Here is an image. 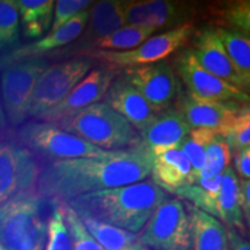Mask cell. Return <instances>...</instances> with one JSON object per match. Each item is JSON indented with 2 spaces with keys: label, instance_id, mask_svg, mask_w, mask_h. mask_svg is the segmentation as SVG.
Segmentation results:
<instances>
[{
  "label": "cell",
  "instance_id": "cell-37",
  "mask_svg": "<svg viewBox=\"0 0 250 250\" xmlns=\"http://www.w3.org/2000/svg\"><path fill=\"white\" fill-rule=\"evenodd\" d=\"M234 166L241 180H249L250 176V148H242L234 153Z\"/></svg>",
  "mask_w": 250,
  "mask_h": 250
},
{
  "label": "cell",
  "instance_id": "cell-4",
  "mask_svg": "<svg viewBox=\"0 0 250 250\" xmlns=\"http://www.w3.org/2000/svg\"><path fill=\"white\" fill-rule=\"evenodd\" d=\"M35 191L19 192L0 206V245L7 250H44L46 225Z\"/></svg>",
  "mask_w": 250,
  "mask_h": 250
},
{
  "label": "cell",
  "instance_id": "cell-34",
  "mask_svg": "<svg viewBox=\"0 0 250 250\" xmlns=\"http://www.w3.org/2000/svg\"><path fill=\"white\" fill-rule=\"evenodd\" d=\"M223 138L229 146L230 152L235 153L250 146V109L242 105Z\"/></svg>",
  "mask_w": 250,
  "mask_h": 250
},
{
  "label": "cell",
  "instance_id": "cell-9",
  "mask_svg": "<svg viewBox=\"0 0 250 250\" xmlns=\"http://www.w3.org/2000/svg\"><path fill=\"white\" fill-rule=\"evenodd\" d=\"M92 67L93 62L85 59H71L46 67L34 87L28 116L40 120L45 112L57 105Z\"/></svg>",
  "mask_w": 250,
  "mask_h": 250
},
{
  "label": "cell",
  "instance_id": "cell-1",
  "mask_svg": "<svg viewBox=\"0 0 250 250\" xmlns=\"http://www.w3.org/2000/svg\"><path fill=\"white\" fill-rule=\"evenodd\" d=\"M152 164L153 156L142 144L95 158L48 162L41 167L35 192L54 203H67L86 193L146 180Z\"/></svg>",
  "mask_w": 250,
  "mask_h": 250
},
{
  "label": "cell",
  "instance_id": "cell-36",
  "mask_svg": "<svg viewBox=\"0 0 250 250\" xmlns=\"http://www.w3.org/2000/svg\"><path fill=\"white\" fill-rule=\"evenodd\" d=\"M92 1L88 0H58L56 2L55 18L52 21L51 31H55L59 27L73 19L80 12L85 11Z\"/></svg>",
  "mask_w": 250,
  "mask_h": 250
},
{
  "label": "cell",
  "instance_id": "cell-39",
  "mask_svg": "<svg viewBox=\"0 0 250 250\" xmlns=\"http://www.w3.org/2000/svg\"><path fill=\"white\" fill-rule=\"evenodd\" d=\"M229 250H250L249 241L234 229H226Z\"/></svg>",
  "mask_w": 250,
  "mask_h": 250
},
{
  "label": "cell",
  "instance_id": "cell-21",
  "mask_svg": "<svg viewBox=\"0 0 250 250\" xmlns=\"http://www.w3.org/2000/svg\"><path fill=\"white\" fill-rule=\"evenodd\" d=\"M218 218L228 227L245 236L246 223L240 205L239 180L232 167L225 168L221 180L220 191H219Z\"/></svg>",
  "mask_w": 250,
  "mask_h": 250
},
{
  "label": "cell",
  "instance_id": "cell-17",
  "mask_svg": "<svg viewBox=\"0 0 250 250\" xmlns=\"http://www.w3.org/2000/svg\"><path fill=\"white\" fill-rule=\"evenodd\" d=\"M193 46L195 48L191 49L193 56L204 70L242 92L243 89L249 90L237 74L214 29L205 28L198 31L195 37Z\"/></svg>",
  "mask_w": 250,
  "mask_h": 250
},
{
  "label": "cell",
  "instance_id": "cell-31",
  "mask_svg": "<svg viewBox=\"0 0 250 250\" xmlns=\"http://www.w3.org/2000/svg\"><path fill=\"white\" fill-rule=\"evenodd\" d=\"M230 156H232V152H230L226 140L219 134H215L208 143V145L206 146L205 167L198 180H211L218 175L223 174L225 168L229 165Z\"/></svg>",
  "mask_w": 250,
  "mask_h": 250
},
{
  "label": "cell",
  "instance_id": "cell-32",
  "mask_svg": "<svg viewBox=\"0 0 250 250\" xmlns=\"http://www.w3.org/2000/svg\"><path fill=\"white\" fill-rule=\"evenodd\" d=\"M54 210L46 225L45 250H73L70 232L61 203H54Z\"/></svg>",
  "mask_w": 250,
  "mask_h": 250
},
{
  "label": "cell",
  "instance_id": "cell-42",
  "mask_svg": "<svg viewBox=\"0 0 250 250\" xmlns=\"http://www.w3.org/2000/svg\"><path fill=\"white\" fill-rule=\"evenodd\" d=\"M126 250H148V249L145 248V247H144L142 243H140L138 240H137V241L134 242L132 246H130Z\"/></svg>",
  "mask_w": 250,
  "mask_h": 250
},
{
  "label": "cell",
  "instance_id": "cell-20",
  "mask_svg": "<svg viewBox=\"0 0 250 250\" xmlns=\"http://www.w3.org/2000/svg\"><path fill=\"white\" fill-rule=\"evenodd\" d=\"M88 18L89 12L85 9V11L77 14L73 19H71L70 21H67L66 23L59 27L58 29L51 31L44 39L37 41L34 44L15 50L14 52L9 55V57L12 61L27 57H37V55L43 54V52L68 44L83 33V28L86 27L87 21H88Z\"/></svg>",
  "mask_w": 250,
  "mask_h": 250
},
{
  "label": "cell",
  "instance_id": "cell-29",
  "mask_svg": "<svg viewBox=\"0 0 250 250\" xmlns=\"http://www.w3.org/2000/svg\"><path fill=\"white\" fill-rule=\"evenodd\" d=\"M218 134L213 130L208 129H191L188 136L180 144L182 151L191 165V181L195 183L199 179L205 167V149L212 138Z\"/></svg>",
  "mask_w": 250,
  "mask_h": 250
},
{
  "label": "cell",
  "instance_id": "cell-13",
  "mask_svg": "<svg viewBox=\"0 0 250 250\" xmlns=\"http://www.w3.org/2000/svg\"><path fill=\"white\" fill-rule=\"evenodd\" d=\"M240 103L203 100L180 90L177 109L192 129L213 130L223 137L240 109Z\"/></svg>",
  "mask_w": 250,
  "mask_h": 250
},
{
  "label": "cell",
  "instance_id": "cell-38",
  "mask_svg": "<svg viewBox=\"0 0 250 250\" xmlns=\"http://www.w3.org/2000/svg\"><path fill=\"white\" fill-rule=\"evenodd\" d=\"M240 205L243 213V218L247 224L250 221V182L249 180H241L239 182Z\"/></svg>",
  "mask_w": 250,
  "mask_h": 250
},
{
  "label": "cell",
  "instance_id": "cell-3",
  "mask_svg": "<svg viewBox=\"0 0 250 250\" xmlns=\"http://www.w3.org/2000/svg\"><path fill=\"white\" fill-rule=\"evenodd\" d=\"M54 124L102 149L116 151L140 144L132 125L104 102L94 103Z\"/></svg>",
  "mask_w": 250,
  "mask_h": 250
},
{
  "label": "cell",
  "instance_id": "cell-22",
  "mask_svg": "<svg viewBox=\"0 0 250 250\" xmlns=\"http://www.w3.org/2000/svg\"><path fill=\"white\" fill-rule=\"evenodd\" d=\"M192 250H229L226 227L196 208L190 210Z\"/></svg>",
  "mask_w": 250,
  "mask_h": 250
},
{
  "label": "cell",
  "instance_id": "cell-43",
  "mask_svg": "<svg viewBox=\"0 0 250 250\" xmlns=\"http://www.w3.org/2000/svg\"><path fill=\"white\" fill-rule=\"evenodd\" d=\"M0 250H7V249H5V248H4V247H2L1 245H0Z\"/></svg>",
  "mask_w": 250,
  "mask_h": 250
},
{
  "label": "cell",
  "instance_id": "cell-27",
  "mask_svg": "<svg viewBox=\"0 0 250 250\" xmlns=\"http://www.w3.org/2000/svg\"><path fill=\"white\" fill-rule=\"evenodd\" d=\"M90 236L104 250H126L138 240L136 234L96 220L87 215H78Z\"/></svg>",
  "mask_w": 250,
  "mask_h": 250
},
{
  "label": "cell",
  "instance_id": "cell-2",
  "mask_svg": "<svg viewBox=\"0 0 250 250\" xmlns=\"http://www.w3.org/2000/svg\"><path fill=\"white\" fill-rule=\"evenodd\" d=\"M168 198L152 180L81 195L65 203L78 215H87L130 233H139L153 212Z\"/></svg>",
  "mask_w": 250,
  "mask_h": 250
},
{
  "label": "cell",
  "instance_id": "cell-40",
  "mask_svg": "<svg viewBox=\"0 0 250 250\" xmlns=\"http://www.w3.org/2000/svg\"><path fill=\"white\" fill-rule=\"evenodd\" d=\"M9 133H11V130L8 127V122L5 115L4 105H2L1 93H0V142L7 139L9 137Z\"/></svg>",
  "mask_w": 250,
  "mask_h": 250
},
{
  "label": "cell",
  "instance_id": "cell-23",
  "mask_svg": "<svg viewBox=\"0 0 250 250\" xmlns=\"http://www.w3.org/2000/svg\"><path fill=\"white\" fill-rule=\"evenodd\" d=\"M89 17L87 37L95 41L107 36L124 26V1L104 0L95 2L90 9Z\"/></svg>",
  "mask_w": 250,
  "mask_h": 250
},
{
  "label": "cell",
  "instance_id": "cell-10",
  "mask_svg": "<svg viewBox=\"0 0 250 250\" xmlns=\"http://www.w3.org/2000/svg\"><path fill=\"white\" fill-rule=\"evenodd\" d=\"M41 162L15 140L0 142V206L19 192L35 191Z\"/></svg>",
  "mask_w": 250,
  "mask_h": 250
},
{
  "label": "cell",
  "instance_id": "cell-41",
  "mask_svg": "<svg viewBox=\"0 0 250 250\" xmlns=\"http://www.w3.org/2000/svg\"><path fill=\"white\" fill-rule=\"evenodd\" d=\"M11 62H13L11 59V57L8 56H2V57H0V71L4 70V67L7 66V65L9 64Z\"/></svg>",
  "mask_w": 250,
  "mask_h": 250
},
{
  "label": "cell",
  "instance_id": "cell-14",
  "mask_svg": "<svg viewBox=\"0 0 250 250\" xmlns=\"http://www.w3.org/2000/svg\"><path fill=\"white\" fill-rule=\"evenodd\" d=\"M116 74V71L109 67L90 71L57 105L45 112L40 121L56 123L94 103H99L105 96Z\"/></svg>",
  "mask_w": 250,
  "mask_h": 250
},
{
  "label": "cell",
  "instance_id": "cell-33",
  "mask_svg": "<svg viewBox=\"0 0 250 250\" xmlns=\"http://www.w3.org/2000/svg\"><path fill=\"white\" fill-rule=\"evenodd\" d=\"M20 41L19 12L13 0H0V50L12 49Z\"/></svg>",
  "mask_w": 250,
  "mask_h": 250
},
{
  "label": "cell",
  "instance_id": "cell-35",
  "mask_svg": "<svg viewBox=\"0 0 250 250\" xmlns=\"http://www.w3.org/2000/svg\"><path fill=\"white\" fill-rule=\"evenodd\" d=\"M64 208L65 221L70 232L73 250H104L87 232L78 214L65 203H61Z\"/></svg>",
  "mask_w": 250,
  "mask_h": 250
},
{
  "label": "cell",
  "instance_id": "cell-25",
  "mask_svg": "<svg viewBox=\"0 0 250 250\" xmlns=\"http://www.w3.org/2000/svg\"><path fill=\"white\" fill-rule=\"evenodd\" d=\"M52 0H18L15 1L21 15L24 36L30 39L41 37L50 28L52 21Z\"/></svg>",
  "mask_w": 250,
  "mask_h": 250
},
{
  "label": "cell",
  "instance_id": "cell-15",
  "mask_svg": "<svg viewBox=\"0 0 250 250\" xmlns=\"http://www.w3.org/2000/svg\"><path fill=\"white\" fill-rule=\"evenodd\" d=\"M190 15L191 6L182 2L168 0L124 1V18L129 26L151 28L156 31L174 24L180 26Z\"/></svg>",
  "mask_w": 250,
  "mask_h": 250
},
{
  "label": "cell",
  "instance_id": "cell-30",
  "mask_svg": "<svg viewBox=\"0 0 250 250\" xmlns=\"http://www.w3.org/2000/svg\"><path fill=\"white\" fill-rule=\"evenodd\" d=\"M154 31L151 28L124 26L107 36L94 41V46L102 49V51L131 50L143 44L144 41L147 40Z\"/></svg>",
  "mask_w": 250,
  "mask_h": 250
},
{
  "label": "cell",
  "instance_id": "cell-18",
  "mask_svg": "<svg viewBox=\"0 0 250 250\" xmlns=\"http://www.w3.org/2000/svg\"><path fill=\"white\" fill-rule=\"evenodd\" d=\"M104 98V103L123 116L139 132L147 129L156 117L146 100L124 78L111 83Z\"/></svg>",
  "mask_w": 250,
  "mask_h": 250
},
{
  "label": "cell",
  "instance_id": "cell-19",
  "mask_svg": "<svg viewBox=\"0 0 250 250\" xmlns=\"http://www.w3.org/2000/svg\"><path fill=\"white\" fill-rule=\"evenodd\" d=\"M153 182L162 190L173 192L191 181V165L180 147L153 158Z\"/></svg>",
  "mask_w": 250,
  "mask_h": 250
},
{
  "label": "cell",
  "instance_id": "cell-12",
  "mask_svg": "<svg viewBox=\"0 0 250 250\" xmlns=\"http://www.w3.org/2000/svg\"><path fill=\"white\" fill-rule=\"evenodd\" d=\"M176 70L188 93L203 100L248 104L249 95L226 81L214 77L201 66L192 50H184L176 58Z\"/></svg>",
  "mask_w": 250,
  "mask_h": 250
},
{
  "label": "cell",
  "instance_id": "cell-5",
  "mask_svg": "<svg viewBox=\"0 0 250 250\" xmlns=\"http://www.w3.org/2000/svg\"><path fill=\"white\" fill-rule=\"evenodd\" d=\"M15 142L26 147L44 164L80 158H95L105 154L86 140L65 132L49 122H27L18 127Z\"/></svg>",
  "mask_w": 250,
  "mask_h": 250
},
{
  "label": "cell",
  "instance_id": "cell-11",
  "mask_svg": "<svg viewBox=\"0 0 250 250\" xmlns=\"http://www.w3.org/2000/svg\"><path fill=\"white\" fill-rule=\"evenodd\" d=\"M124 79L138 90L156 115L171 108L181 90L174 70L165 62L129 68Z\"/></svg>",
  "mask_w": 250,
  "mask_h": 250
},
{
  "label": "cell",
  "instance_id": "cell-24",
  "mask_svg": "<svg viewBox=\"0 0 250 250\" xmlns=\"http://www.w3.org/2000/svg\"><path fill=\"white\" fill-rule=\"evenodd\" d=\"M221 180H223V174L211 180L201 179L192 184H184L171 193L193 203L195 208L198 210L218 218L217 203Z\"/></svg>",
  "mask_w": 250,
  "mask_h": 250
},
{
  "label": "cell",
  "instance_id": "cell-16",
  "mask_svg": "<svg viewBox=\"0 0 250 250\" xmlns=\"http://www.w3.org/2000/svg\"><path fill=\"white\" fill-rule=\"evenodd\" d=\"M191 127L177 108H169L156 115L147 129L140 132V144L153 158L177 148Z\"/></svg>",
  "mask_w": 250,
  "mask_h": 250
},
{
  "label": "cell",
  "instance_id": "cell-8",
  "mask_svg": "<svg viewBox=\"0 0 250 250\" xmlns=\"http://www.w3.org/2000/svg\"><path fill=\"white\" fill-rule=\"evenodd\" d=\"M193 33H195L193 24L184 22L173 29L146 40V42L134 49L126 50V51H102V50L98 51L96 50V51L89 52V56L108 64L109 68H112V70L136 67L139 65L145 66L147 64H154L169 57L176 50L182 48L189 42Z\"/></svg>",
  "mask_w": 250,
  "mask_h": 250
},
{
  "label": "cell",
  "instance_id": "cell-28",
  "mask_svg": "<svg viewBox=\"0 0 250 250\" xmlns=\"http://www.w3.org/2000/svg\"><path fill=\"white\" fill-rule=\"evenodd\" d=\"M210 15L215 24L226 27L225 29L237 31L249 36L250 2L248 0L227 1L210 7Z\"/></svg>",
  "mask_w": 250,
  "mask_h": 250
},
{
  "label": "cell",
  "instance_id": "cell-26",
  "mask_svg": "<svg viewBox=\"0 0 250 250\" xmlns=\"http://www.w3.org/2000/svg\"><path fill=\"white\" fill-rule=\"evenodd\" d=\"M245 86L250 87V40L248 35L225 28L214 29Z\"/></svg>",
  "mask_w": 250,
  "mask_h": 250
},
{
  "label": "cell",
  "instance_id": "cell-7",
  "mask_svg": "<svg viewBox=\"0 0 250 250\" xmlns=\"http://www.w3.org/2000/svg\"><path fill=\"white\" fill-rule=\"evenodd\" d=\"M48 67L40 57H27L11 62L0 76V93L8 124L18 127L28 117L30 96L37 80Z\"/></svg>",
  "mask_w": 250,
  "mask_h": 250
},
{
  "label": "cell",
  "instance_id": "cell-6",
  "mask_svg": "<svg viewBox=\"0 0 250 250\" xmlns=\"http://www.w3.org/2000/svg\"><path fill=\"white\" fill-rule=\"evenodd\" d=\"M138 241L148 250H191V225L180 199L161 203L140 230Z\"/></svg>",
  "mask_w": 250,
  "mask_h": 250
}]
</instances>
